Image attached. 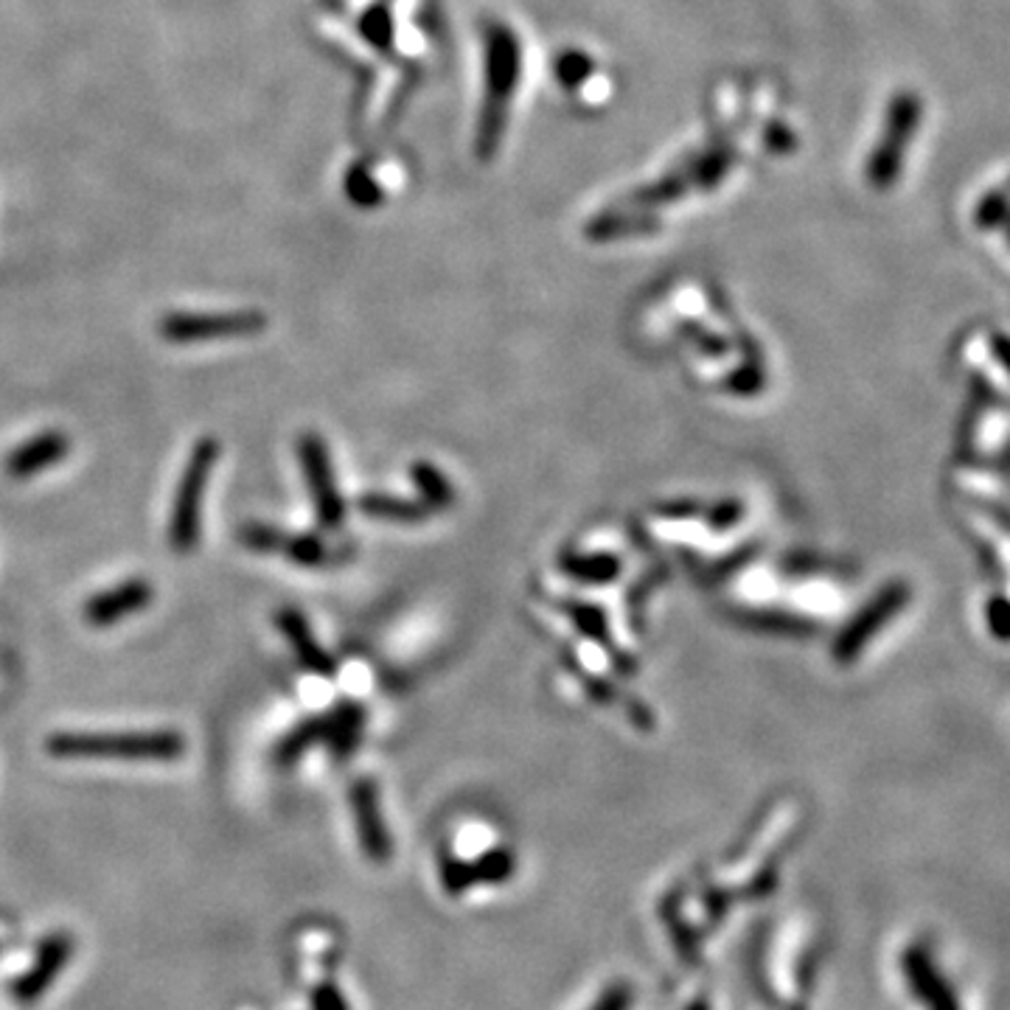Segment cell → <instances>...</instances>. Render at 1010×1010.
Listing matches in <instances>:
<instances>
[{"mask_svg":"<svg viewBox=\"0 0 1010 1010\" xmlns=\"http://www.w3.org/2000/svg\"><path fill=\"white\" fill-rule=\"evenodd\" d=\"M410 474H413V483H416V489H419L421 502H424L427 509L441 511V509H452V506H456V489H452V483H449V480L443 478V474L438 472L432 463H424V461L413 463Z\"/></svg>","mask_w":1010,"mask_h":1010,"instance_id":"d6986e66","label":"cell"},{"mask_svg":"<svg viewBox=\"0 0 1010 1010\" xmlns=\"http://www.w3.org/2000/svg\"><path fill=\"white\" fill-rule=\"evenodd\" d=\"M73 958V934L71 932H51L42 938L37 949L34 966L23 977L12 982V997L18 1002L31 1004L51 988V982L62 974L68 960Z\"/></svg>","mask_w":1010,"mask_h":1010,"instance_id":"8992f818","label":"cell"},{"mask_svg":"<svg viewBox=\"0 0 1010 1010\" xmlns=\"http://www.w3.org/2000/svg\"><path fill=\"white\" fill-rule=\"evenodd\" d=\"M276 629L284 634V640L290 643L296 660L301 662L309 673H314V677H326V680L334 677V671H337L334 657H331L329 651L318 643V638H314L312 627H309V621H307V614H303L301 609H296V607L278 609Z\"/></svg>","mask_w":1010,"mask_h":1010,"instance_id":"9c48e42d","label":"cell"},{"mask_svg":"<svg viewBox=\"0 0 1010 1010\" xmlns=\"http://www.w3.org/2000/svg\"><path fill=\"white\" fill-rule=\"evenodd\" d=\"M758 550H761V544H758V542H750V544H747V548L733 550V553L724 556V559L716 561V564H710V568L699 570V576H702V581H708V584H716V581L730 579V576L739 573L741 568H747V564H750V561L756 559Z\"/></svg>","mask_w":1010,"mask_h":1010,"instance_id":"44dd1931","label":"cell"},{"mask_svg":"<svg viewBox=\"0 0 1010 1010\" xmlns=\"http://www.w3.org/2000/svg\"><path fill=\"white\" fill-rule=\"evenodd\" d=\"M561 609H564V614H568L570 621L576 623V629H579L581 634H587V638L596 640L601 649H607V654L612 657V666L618 668V673H623V677H634V673H638V662H634L629 654H623V651L614 646L612 634H609V627H607V614H603L596 603H584V601H576V598H568V601H561Z\"/></svg>","mask_w":1010,"mask_h":1010,"instance_id":"7c38bea8","label":"cell"},{"mask_svg":"<svg viewBox=\"0 0 1010 1010\" xmlns=\"http://www.w3.org/2000/svg\"><path fill=\"white\" fill-rule=\"evenodd\" d=\"M904 598H907V590L901 584L887 587V590L881 592L873 603H868V607H864L862 612H859L857 618L848 623L846 632L839 634L837 643H833V657H837L839 662L857 660L859 651H862V646L868 643L876 632H879L881 623L890 621L892 614L901 609Z\"/></svg>","mask_w":1010,"mask_h":1010,"instance_id":"ba28073f","label":"cell"},{"mask_svg":"<svg viewBox=\"0 0 1010 1010\" xmlns=\"http://www.w3.org/2000/svg\"><path fill=\"white\" fill-rule=\"evenodd\" d=\"M312 999H314V1010H349L346 1008L343 997H340V991L331 986H320L318 991H314Z\"/></svg>","mask_w":1010,"mask_h":1010,"instance_id":"484cf974","label":"cell"},{"mask_svg":"<svg viewBox=\"0 0 1010 1010\" xmlns=\"http://www.w3.org/2000/svg\"><path fill=\"white\" fill-rule=\"evenodd\" d=\"M267 329V318L259 309L239 312H169L160 318L158 331L166 343L197 346L213 340H237V337L259 334Z\"/></svg>","mask_w":1010,"mask_h":1010,"instance_id":"3957f363","label":"cell"},{"mask_svg":"<svg viewBox=\"0 0 1010 1010\" xmlns=\"http://www.w3.org/2000/svg\"><path fill=\"white\" fill-rule=\"evenodd\" d=\"M561 573H568L570 579L584 581V584H609L621 576V559L612 553H564L559 559Z\"/></svg>","mask_w":1010,"mask_h":1010,"instance_id":"e0dca14e","label":"cell"},{"mask_svg":"<svg viewBox=\"0 0 1010 1010\" xmlns=\"http://www.w3.org/2000/svg\"><path fill=\"white\" fill-rule=\"evenodd\" d=\"M621 1008H623V999L621 997H612L609 1002H603L598 1010H621Z\"/></svg>","mask_w":1010,"mask_h":1010,"instance_id":"4316f807","label":"cell"},{"mask_svg":"<svg viewBox=\"0 0 1010 1010\" xmlns=\"http://www.w3.org/2000/svg\"><path fill=\"white\" fill-rule=\"evenodd\" d=\"M351 811H354L357 822V837H360L362 851L368 853V859L373 862H388L390 859V833L384 828L382 809H379V794L377 786L371 778H357L351 783Z\"/></svg>","mask_w":1010,"mask_h":1010,"instance_id":"52a82bcc","label":"cell"},{"mask_svg":"<svg viewBox=\"0 0 1010 1010\" xmlns=\"http://www.w3.org/2000/svg\"><path fill=\"white\" fill-rule=\"evenodd\" d=\"M360 511L371 520H382V522H402V526H416V522H424L430 517V509H427L424 502L416 500H404V497H390V494H379V491H368L357 500Z\"/></svg>","mask_w":1010,"mask_h":1010,"instance_id":"2e32d148","label":"cell"},{"mask_svg":"<svg viewBox=\"0 0 1010 1010\" xmlns=\"http://www.w3.org/2000/svg\"><path fill=\"white\" fill-rule=\"evenodd\" d=\"M721 388L736 393V397H756V393H761L767 388V373H763L761 362H744L739 371L727 373Z\"/></svg>","mask_w":1010,"mask_h":1010,"instance_id":"7402d4cb","label":"cell"},{"mask_svg":"<svg viewBox=\"0 0 1010 1010\" xmlns=\"http://www.w3.org/2000/svg\"><path fill=\"white\" fill-rule=\"evenodd\" d=\"M281 553L298 564V568H329L340 561L337 550L326 548L318 533H287V542Z\"/></svg>","mask_w":1010,"mask_h":1010,"instance_id":"ac0fdd59","label":"cell"},{"mask_svg":"<svg viewBox=\"0 0 1010 1010\" xmlns=\"http://www.w3.org/2000/svg\"><path fill=\"white\" fill-rule=\"evenodd\" d=\"M154 601L152 581L143 576L119 581L116 587L96 592L82 603V621L93 629H107L112 623H121L130 614L143 612Z\"/></svg>","mask_w":1010,"mask_h":1010,"instance_id":"5b68a950","label":"cell"},{"mask_svg":"<svg viewBox=\"0 0 1010 1010\" xmlns=\"http://www.w3.org/2000/svg\"><path fill=\"white\" fill-rule=\"evenodd\" d=\"M699 511H702V506H699L697 500H673L657 506V514H660L662 520H693Z\"/></svg>","mask_w":1010,"mask_h":1010,"instance_id":"d4e9b609","label":"cell"},{"mask_svg":"<svg viewBox=\"0 0 1010 1010\" xmlns=\"http://www.w3.org/2000/svg\"><path fill=\"white\" fill-rule=\"evenodd\" d=\"M680 329H682V334H688V340H691V343L697 346V349L702 351V354L721 357V354H727V351H730V343H727V340H721V337H716L713 331L704 329L702 323H682Z\"/></svg>","mask_w":1010,"mask_h":1010,"instance_id":"cb8c5ba5","label":"cell"},{"mask_svg":"<svg viewBox=\"0 0 1010 1010\" xmlns=\"http://www.w3.org/2000/svg\"><path fill=\"white\" fill-rule=\"evenodd\" d=\"M741 517H744V502L736 500V497H727V500L716 502L704 520H708L710 531H730L733 526H739Z\"/></svg>","mask_w":1010,"mask_h":1010,"instance_id":"603a6c76","label":"cell"},{"mask_svg":"<svg viewBox=\"0 0 1010 1010\" xmlns=\"http://www.w3.org/2000/svg\"><path fill=\"white\" fill-rule=\"evenodd\" d=\"M71 452V438L60 430H46L18 443L7 456V474L12 480H29L57 467Z\"/></svg>","mask_w":1010,"mask_h":1010,"instance_id":"30bf717a","label":"cell"},{"mask_svg":"<svg viewBox=\"0 0 1010 1010\" xmlns=\"http://www.w3.org/2000/svg\"><path fill=\"white\" fill-rule=\"evenodd\" d=\"M904 974L912 993L921 1002H927L929 1010H960L958 993H954L951 982L946 980V974L938 969V963H934L932 954L923 946L907 951Z\"/></svg>","mask_w":1010,"mask_h":1010,"instance_id":"8fae6325","label":"cell"},{"mask_svg":"<svg viewBox=\"0 0 1010 1010\" xmlns=\"http://www.w3.org/2000/svg\"><path fill=\"white\" fill-rule=\"evenodd\" d=\"M53 758H119V761H178L189 744L178 730H116V733H53L46 741Z\"/></svg>","mask_w":1010,"mask_h":1010,"instance_id":"6da1fadb","label":"cell"},{"mask_svg":"<svg viewBox=\"0 0 1010 1010\" xmlns=\"http://www.w3.org/2000/svg\"><path fill=\"white\" fill-rule=\"evenodd\" d=\"M362 727H366V708L360 702H346L334 704V708L326 713V739L323 744L329 747L331 758L337 761H343L349 758L351 752L360 747L362 739Z\"/></svg>","mask_w":1010,"mask_h":1010,"instance_id":"4fadbf2b","label":"cell"},{"mask_svg":"<svg viewBox=\"0 0 1010 1010\" xmlns=\"http://www.w3.org/2000/svg\"><path fill=\"white\" fill-rule=\"evenodd\" d=\"M298 458H301L303 478H307L320 528L323 531H340L346 522V502L343 494H340V486L334 480V469H331L329 447H326L323 436L303 432L298 438Z\"/></svg>","mask_w":1010,"mask_h":1010,"instance_id":"277c9868","label":"cell"},{"mask_svg":"<svg viewBox=\"0 0 1010 1010\" xmlns=\"http://www.w3.org/2000/svg\"><path fill=\"white\" fill-rule=\"evenodd\" d=\"M323 739H326V713L307 716V719H301L296 727H292L284 739L278 741L276 750H272V761H276V767L290 769L292 763L301 761V758L307 756L314 744H323Z\"/></svg>","mask_w":1010,"mask_h":1010,"instance_id":"9a60e30c","label":"cell"},{"mask_svg":"<svg viewBox=\"0 0 1010 1010\" xmlns=\"http://www.w3.org/2000/svg\"><path fill=\"white\" fill-rule=\"evenodd\" d=\"M219 461V441L213 436L197 438L191 447L189 461L180 472L178 489H174L172 514H169V544L174 553H194L202 539V506L206 491L211 483L213 467Z\"/></svg>","mask_w":1010,"mask_h":1010,"instance_id":"7a4b0ae2","label":"cell"},{"mask_svg":"<svg viewBox=\"0 0 1010 1010\" xmlns=\"http://www.w3.org/2000/svg\"><path fill=\"white\" fill-rule=\"evenodd\" d=\"M237 539L242 548L253 550V553H281V550H284V542H287V531L270 526V522L253 520V522H244V526H239Z\"/></svg>","mask_w":1010,"mask_h":1010,"instance_id":"ffe728a7","label":"cell"},{"mask_svg":"<svg viewBox=\"0 0 1010 1010\" xmlns=\"http://www.w3.org/2000/svg\"><path fill=\"white\" fill-rule=\"evenodd\" d=\"M736 621L752 632L778 634V638H811L817 632L814 623L786 609H741L736 612Z\"/></svg>","mask_w":1010,"mask_h":1010,"instance_id":"5bb4252c","label":"cell"}]
</instances>
